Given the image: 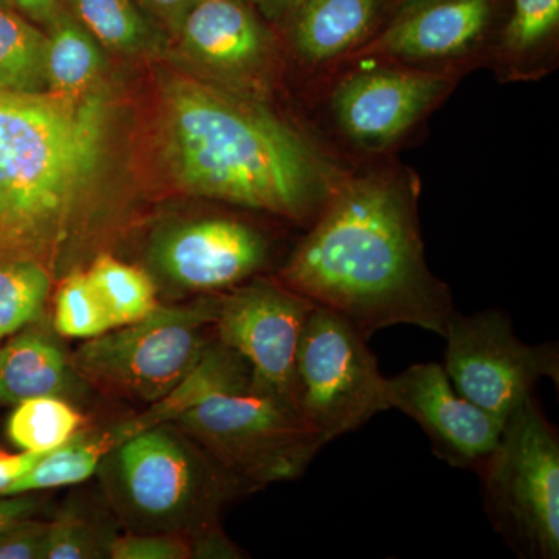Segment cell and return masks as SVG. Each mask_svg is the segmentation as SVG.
I'll list each match as a JSON object with an SVG mask.
<instances>
[{"instance_id":"obj_1","label":"cell","mask_w":559,"mask_h":559,"mask_svg":"<svg viewBox=\"0 0 559 559\" xmlns=\"http://www.w3.org/2000/svg\"><path fill=\"white\" fill-rule=\"evenodd\" d=\"M278 280L366 337L395 325L444 336L455 311L451 289L426 264L417 190L390 170L341 176Z\"/></svg>"},{"instance_id":"obj_2","label":"cell","mask_w":559,"mask_h":559,"mask_svg":"<svg viewBox=\"0 0 559 559\" xmlns=\"http://www.w3.org/2000/svg\"><path fill=\"white\" fill-rule=\"evenodd\" d=\"M164 153L180 189L310 224L341 176L267 103L197 79L162 87Z\"/></svg>"},{"instance_id":"obj_3","label":"cell","mask_w":559,"mask_h":559,"mask_svg":"<svg viewBox=\"0 0 559 559\" xmlns=\"http://www.w3.org/2000/svg\"><path fill=\"white\" fill-rule=\"evenodd\" d=\"M109 128V102L97 90L0 95V238L11 259L40 261L68 242Z\"/></svg>"},{"instance_id":"obj_4","label":"cell","mask_w":559,"mask_h":559,"mask_svg":"<svg viewBox=\"0 0 559 559\" xmlns=\"http://www.w3.org/2000/svg\"><path fill=\"white\" fill-rule=\"evenodd\" d=\"M95 474L127 532L168 533L190 540L219 532L223 510L253 492L175 423L121 441Z\"/></svg>"},{"instance_id":"obj_5","label":"cell","mask_w":559,"mask_h":559,"mask_svg":"<svg viewBox=\"0 0 559 559\" xmlns=\"http://www.w3.org/2000/svg\"><path fill=\"white\" fill-rule=\"evenodd\" d=\"M173 423L253 491L299 479L323 448L296 407L250 382L210 393Z\"/></svg>"},{"instance_id":"obj_6","label":"cell","mask_w":559,"mask_h":559,"mask_svg":"<svg viewBox=\"0 0 559 559\" xmlns=\"http://www.w3.org/2000/svg\"><path fill=\"white\" fill-rule=\"evenodd\" d=\"M477 473L489 522L514 554L558 559L559 437L535 396L506 418Z\"/></svg>"},{"instance_id":"obj_7","label":"cell","mask_w":559,"mask_h":559,"mask_svg":"<svg viewBox=\"0 0 559 559\" xmlns=\"http://www.w3.org/2000/svg\"><path fill=\"white\" fill-rule=\"evenodd\" d=\"M221 294L180 307H159L138 322L87 340L70 359L80 377L135 403L173 392L215 341Z\"/></svg>"},{"instance_id":"obj_8","label":"cell","mask_w":559,"mask_h":559,"mask_svg":"<svg viewBox=\"0 0 559 559\" xmlns=\"http://www.w3.org/2000/svg\"><path fill=\"white\" fill-rule=\"evenodd\" d=\"M369 337L341 312L316 305L296 360V404L322 447L389 411L388 378Z\"/></svg>"},{"instance_id":"obj_9","label":"cell","mask_w":559,"mask_h":559,"mask_svg":"<svg viewBox=\"0 0 559 559\" xmlns=\"http://www.w3.org/2000/svg\"><path fill=\"white\" fill-rule=\"evenodd\" d=\"M444 370L455 390L502 421L532 396L544 378L559 384L557 344L521 341L509 316L454 311L448 320Z\"/></svg>"},{"instance_id":"obj_10","label":"cell","mask_w":559,"mask_h":559,"mask_svg":"<svg viewBox=\"0 0 559 559\" xmlns=\"http://www.w3.org/2000/svg\"><path fill=\"white\" fill-rule=\"evenodd\" d=\"M314 301L280 280L252 278L221 294L215 336L248 362L252 388L296 407V360Z\"/></svg>"},{"instance_id":"obj_11","label":"cell","mask_w":559,"mask_h":559,"mask_svg":"<svg viewBox=\"0 0 559 559\" xmlns=\"http://www.w3.org/2000/svg\"><path fill=\"white\" fill-rule=\"evenodd\" d=\"M374 61L344 73L330 103L345 138L360 148L381 151L440 105L454 90L455 80L441 70Z\"/></svg>"},{"instance_id":"obj_12","label":"cell","mask_w":559,"mask_h":559,"mask_svg":"<svg viewBox=\"0 0 559 559\" xmlns=\"http://www.w3.org/2000/svg\"><path fill=\"white\" fill-rule=\"evenodd\" d=\"M209 83L266 103L278 70L277 46L250 0H200L176 36Z\"/></svg>"},{"instance_id":"obj_13","label":"cell","mask_w":559,"mask_h":559,"mask_svg":"<svg viewBox=\"0 0 559 559\" xmlns=\"http://www.w3.org/2000/svg\"><path fill=\"white\" fill-rule=\"evenodd\" d=\"M270 237L229 216H209L165 230L151 248V263L180 289L223 294L259 277L271 263Z\"/></svg>"},{"instance_id":"obj_14","label":"cell","mask_w":559,"mask_h":559,"mask_svg":"<svg viewBox=\"0 0 559 559\" xmlns=\"http://www.w3.org/2000/svg\"><path fill=\"white\" fill-rule=\"evenodd\" d=\"M389 409L425 430L437 457L452 468L479 471L498 443L503 421L460 395L441 364H414L388 378Z\"/></svg>"},{"instance_id":"obj_15","label":"cell","mask_w":559,"mask_h":559,"mask_svg":"<svg viewBox=\"0 0 559 559\" xmlns=\"http://www.w3.org/2000/svg\"><path fill=\"white\" fill-rule=\"evenodd\" d=\"M492 14V0H429L392 16L356 53L423 69L457 61L479 47Z\"/></svg>"},{"instance_id":"obj_16","label":"cell","mask_w":559,"mask_h":559,"mask_svg":"<svg viewBox=\"0 0 559 559\" xmlns=\"http://www.w3.org/2000/svg\"><path fill=\"white\" fill-rule=\"evenodd\" d=\"M388 13L390 0H304L283 27L294 57L319 68L366 46Z\"/></svg>"},{"instance_id":"obj_17","label":"cell","mask_w":559,"mask_h":559,"mask_svg":"<svg viewBox=\"0 0 559 559\" xmlns=\"http://www.w3.org/2000/svg\"><path fill=\"white\" fill-rule=\"evenodd\" d=\"M64 353L46 334L24 331L0 348V403L38 396L66 399L72 378Z\"/></svg>"},{"instance_id":"obj_18","label":"cell","mask_w":559,"mask_h":559,"mask_svg":"<svg viewBox=\"0 0 559 559\" xmlns=\"http://www.w3.org/2000/svg\"><path fill=\"white\" fill-rule=\"evenodd\" d=\"M44 27L49 92L79 97L95 91L106 64L102 44L75 20L64 3Z\"/></svg>"},{"instance_id":"obj_19","label":"cell","mask_w":559,"mask_h":559,"mask_svg":"<svg viewBox=\"0 0 559 559\" xmlns=\"http://www.w3.org/2000/svg\"><path fill=\"white\" fill-rule=\"evenodd\" d=\"M559 28V0H513L500 31L496 58L514 80L540 73L554 51Z\"/></svg>"},{"instance_id":"obj_20","label":"cell","mask_w":559,"mask_h":559,"mask_svg":"<svg viewBox=\"0 0 559 559\" xmlns=\"http://www.w3.org/2000/svg\"><path fill=\"white\" fill-rule=\"evenodd\" d=\"M68 10L105 49L143 55L164 47L160 25L135 0H68Z\"/></svg>"},{"instance_id":"obj_21","label":"cell","mask_w":559,"mask_h":559,"mask_svg":"<svg viewBox=\"0 0 559 559\" xmlns=\"http://www.w3.org/2000/svg\"><path fill=\"white\" fill-rule=\"evenodd\" d=\"M46 47V32L14 9H0V95L49 92Z\"/></svg>"},{"instance_id":"obj_22","label":"cell","mask_w":559,"mask_h":559,"mask_svg":"<svg viewBox=\"0 0 559 559\" xmlns=\"http://www.w3.org/2000/svg\"><path fill=\"white\" fill-rule=\"evenodd\" d=\"M109 430L79 432L57 450L46 452L5 496L28 495L68 485L81 484L97 473L103 457L112 448Z\"/></svg>"},{"instance_id":"obj_23","label":"cell","mask_w":559,"mask_h":559,"mask_svg":"<svg viewBox=\"0 0 559 559\" xmlns=\"http://www.w3.org/2000/svg\"><path fill=\"white\" fill-rule=\"evenodd\" d=\"M83 417L60 396L21 401L7 423V436L22 451L44 454L80 432Z\"/></svg>"},{"instance_id":"obj_24","label":"cell","mask_w":559,"mask_h":559,"mask_svg":"<svg viewBox=\"0 0 559 559\" xmlns=\"http://www.w3.org/2000/svg\"><path fill=\"white\" fill-rule=\"evenodd\" d=\"M95 289L117 326L128 325L148 316L157 307L153 278L140 267L102 253L87 271Z\"/></svg>"},{"instance_id":"obj_25","label":"cell","mask_w":559,"mask_h":559,"mask_svg":"<svg viewBox=\"0 0 559 559\" xmlns=\"http://www.w3.org/2000/svg\"><path fill=\"white\" fill-rule=\"evenodd\" d=\"M50 288V272L40 261L0 260V342L38 319Z\"/></svg>"},{"instance_id":"obj_26","label":"cell","mask_w":559,"mask_h":559,"mask_svg":"<svg viewBox=\"0 0 559 559\" xmlns=\"http://www.w3.org/2000/svg\"><path fill=\"white\" fill-rule=\"evenodd\" d=\"M53 325L61 336L86 341L116 329L86 271H72L62 280L55 299Z\"/></svg>"},{"instance_id":"obj_27","label":"cell","mask_w":559,"mask_h":559,"mask_svg":"<svg viewBox=\"0 0 559 559\" xmlns=\"http://www.w3.org/2000/svg\"><path fill=\"white\" fill-rule=\"evenodd\" d=\"M112 538L103 536L100 530L79 513L64 511L57 520L49 522L44 559L109 558Z\"/></svg>"},{"instance_id":"obj_28","label":"cell","mask_w":559,"mask_h":559,"mask_svg":"<svg viewBox=\"0 0 559 559\" xmlns=\"http://www.w3.org/2000/svg\"><path fill=\"white\" fill-rule=\"evenodd\" d=\"M112 559H189L190 539L168 533H132L114 536L109 543Z\"/></svg>"},{"instance_id":"obj_29","label":"cell","mask_w":559,"mask_h":559,"mask_svg":"<svg viewBox=\"0 0 559 559\" xmlns=\"http://www.w3.org/2000/svg\"><path fill=\"white\" fill-rule=\"evenodd\" d=\"M49 522L24 520L0 528V559H44Z\"/></svg>"},{"instance_id":"obj_30","label":"cell","mask_w":559,"mask_h":559,"mask_svg":"<svg viewBox=\"0 0 559 559\" xmlns=\"http://www.w3.org/2000/svg\"><path fill=\"white\" fill-rule=\"evenodd\" d=\"M135 2L160 25V28L176 38L187 14L200 0H135Z\"/></svg>"},{"instance_id":"obj_31","label":"cell","mask_w":559,"mask_h":559,"mask_svg":"<svg viewBox=\"0 0 559 559\" xmlns=\"http://www.w3.org/2000/svg\"><path fill=\"white\" fill-rule=\"evenodd\" d=\"M46 454V452H44ZM44 454L22 451L21 454L0 451V498H5L7 491L35 465Z\"/></svg>"},{"instance_id":"obj_32","label":"cell","mask_w":559,"mask_h":559,"mask_svg":"<svg viewBox=\"0 0 559 559\" xmlns=\"http://www.w3.org/2000/svg\"><path fill=\"white\" fill-rule=\"evenodd\" d=\"M39 509V499L27 495L5 496L0 498V528L11 522L32 518Z\"/></svg>"},{"instance_id":"obj_33","label":"cell","mask_w":559,"mask_h":559,"mask_svg":"<svg viewBox=\"0 0 559 559\" xmlns=\"http://www.w3.org/2000/svg\"><path fill=\"white\" fill-rule=\"evenodd\" d=\"M250 2L264 20L283 25L304 0H250Z\"/></svg>"},{"instance_id":"obj_34","label":"cell","mask_w":559,"mask_h":559,"mask_svg":"<svg viewBox=\"0 0 559 559\" xmlns=\"http://www.w3.org/2000/svg\"><path fill=\"white\" fill-rule=\"evenodd\" d=\"M14 7H17L28 17V20L36 22V24L46 25L50 17L53 16L55 11L61 5V0H11Z\"/></svg>"},{"instance_id":"obj_35","label":"cell","mask_w":559,"mask_h":559,"mask_svg":"<svg viewBox=\"0 0 559 559\" xmlns=\"http://www.w3.org/2000/svg\"><path fill=\"white\" fill-rule=\"evenodd\" d=\"M425 2H429V0H390V14L395 16V14L414 9V7L421 5Z\"/></svg>"},{"instance_id":"obj_36","label":"cell","mask_w":559,"mask_h":559,"mask_svg":"<svg viewBox=\"0 0 559 559\" xmlns=\"http://www.w3.org/2000/svg\"><path fill=\"white\" fill-rule=\"evenodd\" d=\"M11 259L9 255V250H7L5 245H3L2 238H0V260Z\"/></svg>"},{"instance_id":"obj_37","label":"cell","mask_w":559,"mask_h":559,"mask_svg":"<svg viewBox=\"0 0 559 559\" xmlns=\"http://www.w3.org/2000/svg\"><path fill=\"white\" fill-rule=\"evenodd\" d=\"M0 9H14L13 2L11 0H0Z\"/></svg>"}]
</instances>
